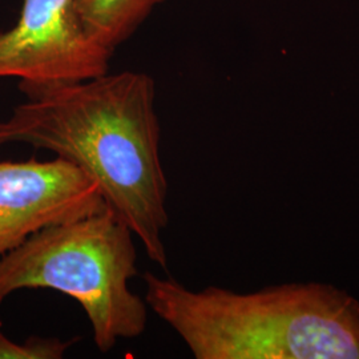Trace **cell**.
<instances>
[{
	"label": "cell",
	"instance_id": "6da1fadb",
	"mask_svg": "<svg viewBox=\"0 0 359 359\" xmlns=\"http://www.w3.org/2000/svg\"><path fill=\"white\" fill-rule=\"evenodd\" d=\"M149 75L126 71L41 90L0 121V147L26 144L65 158L93 180L104 203L168 268V181Z\"/></svg>",
	"mask_w": 359,
	"mask_h": 359
},
{
	"label": "cell",
	"instance_id": "7a4b0ae2",
	"mask_svg": "<svg viewBox=\"0 0 359 359\" xmlns=\"http://www.w3.org/2000/svg\"><path fill=\"white\" fill-rule=\"evenodd\" d=\"M148 308L197 359H359V302L326 283L240 294L145 273Z\"/></svg>",
	"mask_w": 359,
	"mask_h": 359
},
{
	"label": "cell",
	"instance_id": "3957f363",
	"mask_svg": "<svg viewBox=\"0 0 359 359\" xmlns=\"http://www.w3.org/2000/svg\"><path fill=\"white\" fill-rule=\"evenodd\" d=\"M133 231L109 208L48 226L0 261V304L25 289H48L83 308L93 342L108 353L145 332L148 305L129 287L137 276Z\"/></svg>",
	"mask_w": 359,
	"mask_h": 359
},
{
	"label": "cell",
	"instance_id": "277c9868",
	"mask_svg": "<svg viewBox=\"0 0 359 359\" xmlns=\"http://www.w3.org/2000/svg\"><path fill=\"white\" fill-rule=\"evenodd\" d=\"M112 56L84 31L75 0H22L16 25L0 32V77H18L27 97L103 76Z\"/></svg>",
	"mask_w": 359,
	"mask_h": 359
},
{
	"label": "cell",
	"instance_id": "5b68a950",
	"mask_svg": "<svg viewBox=\"0 0 359 359\" xmlns=\"http://www.w3.org/2000/svg\"><path fill=\"white\" fill-rule=\"evenodd\" d=\"M107 208L99 185L71 161H0V261L48 226Z\"/></svg>",
	"mask_w": 359,
	"mask_h": 359
},
{
	"label": "cell",
	"instance_id": "8992f818",
	"mask_svg": "<svg viewBox=\"0 0 359 359\" xmlns=\"http://www.w3.org/2000/svg\"><path fill=\"white\" fill-rule=\"evenodd\" d=\"M161 1L164 0H75V7L87 35L115 53Z\"/></svg>",
	"mask_w": 359,
	"mask_h": 359
},
{
	"label": "cell",
	"instance_id": "52a82bcc",
	"mask_svg": "<svg viewBox=\"0 0 359 359\" xmlns=\"http://www.w3.org/2000/svg\"><path fill=\"white\" fill-rule=\"evenodd\" d=\"M80 338L63 341L55 337H29L13 342L0 329V359H62Z\"/></svg>",
	"mask_w": 359,
	"mask_h": 359
}]
</instances>
